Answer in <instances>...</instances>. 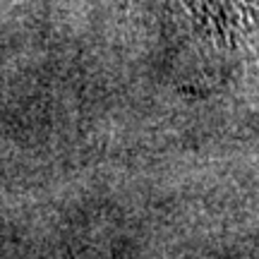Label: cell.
<instances>
[{"mask_svg": "<svg viewBox=\"0 0 259 259\" xmlns=\"http://www.w3.org/2000/svg\"><path fill=\"white\" fill-rule=\"evenodd\" d=\"M221 3V0H219ZM223 3H235V0H223ZM242 3V8H247V10H254L259 5V0H240Z\"/></svg>", "mask_w": 259, "mask_h": 259, "instance_id": "cell-1", "label": "cell"}]
</instances>
